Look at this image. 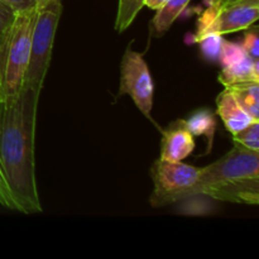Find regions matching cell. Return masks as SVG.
Returning <instances> with one entry per match:
<instances>
[{
	"mask_svg": "<svg viewBox=\"0 0 259 259\" xmlns=\"http://www.w3.org/2000/svg\"><path fill=\"white\" fill-rule=\"evenodd\" d=\"M40 91L23 88L0 100V175L7 185L13 210L42 212L35 179V123Z\"/></svg>",
	"mask_w": 259,
	"mask_h": 259,
	"instance_id": "cell-1",
	"label": "cell"
},
{
	"mask_svg": "<svg viewBox=\"0 0 259 259\" xmlns=\"http://www.w3.org/2000/svg\"><path fill=\"white\" fill-rule=\"evenodd\" d=\"M200 194L234 204H259V152L234 143L224 157L201 168Z\"/></svg>",
	"mask_w": 259,
	"mask_h": 259,
	"instance_id": "cell-2",
	"label": "cell"
},
{
	"mask_svg": "<svg viewBox=\"0 0 259 259\" xmlns=\"http://www.w3.org/2000/svg\"><path fill=\"white\" fill-rule=\"evenodd\" d=\"M35 18L37 8L17 13L4 50L0 53L3 99L17 95L24 88Z\"/></svg>",
	"mask_w": 259,
	"mask_h": 259,
	"instance_id": "cell-3",
	"label": "cell"
},
{
	"mask_svg": "<svg viewBox=\"0 0 259 259\" xmlns=\"http://www.w3.org/2000/svg\"><path fill=\"white\" fill-rule=\"evenodd\" d=\"M62 15V0H52L37 8L32 33L29 63L24 76L25 88L42 91L52 58L53 43Z\"/></svg>",
	"mask_w": 259,
	"mask_h": 259,
	"instance_id": "cell-4",
	"label": "cell"
},
{
	"mask_svg": "<svg viewBox=\"0 0 259 259\" xmlns=\"http://www.w3.org/2000/svg\"><path fill=\"white\" fill-rule=\"evenodd\" d=\"M201 168L158 158L151 167L153 192L149 197L152 207H164L200 194Z\"/></svg>",
	"mask_w": 259,
	"mask_h": 259,
	"instance_id": "cell-5",
	"label": "cell"
},
{
	"mask_svg": "<svg viewBox=\"0 0 259 259\" xmlns=\"http://www.w3.org/2000/svg\"><path fill=\"white\" fill-rule=\"evenodd\" d=\"M259 17V0H238L209 4L197 20L194 42L206 34H229L248 29Z\"/></svg>",
	"mask_w": 259,
	"mask_h": 259,
	"instance_id": "cell-6",
	"label": "cell"
},
{
	"mask_svg": "<svg viewBox=\"0 0 259 259\" xmlns=\"http://www.w3.org/2000/svg\"><path fill=\"white\" fill-rule=\"evenodd\" d=\"M154 85L151 71L143 55L126 47L120 62V82L118 98L131 96L137 108L147 119L152 120Z\"/></svg>",
	"mask_w": 259,
	"mask_h": 259,
	"instance_id": "cell-7",
	"label": "cell"
},
{
	"mask_svg": "<svg viewBox=\"0 0 259 259\" xmlns=\"http://www.w3.org/2000/svg\"><path fill=\"white\" fill-rule=\"evenodd\" d=\"M194 149V136L186 128L184 120L174 121L162 133L159 158L169 162H182Z\"/></svg>",
	"mask_w": 259,
	"mask_h": 259,
	"instance_id": "cell-8",
	"label": "cell"
},
{
	"mask_svg": "<svg viewBox=\"0 0 259 259\" xmlns=\"http://www.w3.org/2000/svg\"><path fill=\"white\" fill-rule=\"evenodd\" d=\"M217 113L224 123L230 134H235L249 125L252 121H258L250 118L238 104L233 94L227 88L217 98Z\"/></svg>",
	"mask_w": 259,
	"mask_h": 259,
	"instance_id": "cell-9",
	"label": "cell"
},
{
	"mask_svg": "<svg viewBox=\"0 0 259 259\" xmlns=\"http://www.w3.org/2000/svg\"><path fill=\"white\" fill-rule=\"evenodd\" d=\"M218 80L225 88L230 85H235V83L248 82V81L259 82V61L247 56L235 65L223 67Z\"/></svg>",
	"mask_w": 259,
	"mask_h": 259,
	"instance_id": "cell-10",
	"label": "cell"
},
{
	"mask_svg": "<svg viewBox=\"0 0 259 259\" xmlns=\"http://www.w3.org/2000/svg\"><path fill=\"white\" fill-rule=\"evenodd\" d=\"M186 128L192 136H205L207 139V152L211 151L217 131V116L210 109H199L187 119H184Z\"/></svg>",
	"mask_w": 259,
	"mask_h": 259,
	"instance_id": "cell-11",
	"label": "cell"
},
{
	"mask_svg": "<svg viewBox=\"0 0 259 259\" xmlns=\"http://www.w3.org/2000/svg\"><path fill=\"white\" fill-rule=\"evenodd\" d=\"M227 89L250 118L259 120V82L248 81L227 86Z\"/></svg>",
	"mask_w": 259,
	"mask_h": 259,
	"instance_id": "cell-12",
	"label": "cell"
},
{
	"mask_svg": "<svg viewBox=\"0 0 259 259\" xmlns=\"http://www.w3.org/2000/svg\"><path fill=\"white\" fill-rule=\"evenodd\" d=\"M191 0H167L161 8L157 9L153 18V28L158 35L164 34L172 27L177 18L182 14Z\"/></svg>",
	"mask_w": 259,
	"mask_h": 259,
	"instance_id": "cell-13",
	"label": "cell"
},
{
	"mask_svg": "<svg viewBox=\"0 0 259 259\" xmlns=\"http://www.w3.org/2000/svg\"><path fill=\"white\" fill-rule=\"evenodd\" d=\"M143 7L144 0H119L115 17L116 32L123 33L128 29Z\"/></svg>",
	"mask_w": 259,
	"mask_h": 259,
	"instance_id": "cell-14",
	"label": "cell"
},
{
	"mask_svg": "<svg viewBox=\"0 0 259 259\" xmlns=\"http://www.w3.org/2000/svg\"><path fill=\"white\" fill-rule=\"evenodd\" d=\"M232 136L235 144H239L249 151L259 152V120L252 121L249 125Z\"/></svg>",
	"mask_w": 259,
	"mask_h": 259,
	"instance_id": "cell-15",
	"label": "cell"
},
{
	"mask_svg": "<svg viewBox=\"0 0 259 259\" xmlns=\"http://www.w3.org/2000/svg\"><path fill=\"white\" fill-rule=\"evenodd\" d=\"M223 42H224L223 35L215 34V33H210V34H206L201 39L197 40V43H200V46H201L202 55L209 61H219Z\"/></svg>",
	"mask_w": 259,
	"mask_h": 259,
	"instance_id": "cell-16",
	"label": "cell"
},
{
	"mask_svg": "<svg viewBox=\"0 0 259 259\" xmlns=\"http://www.w3.org/2000/svg\"><path fill=\"white\" fill-rule=\"evenodd\" d=\"M247 53L243 50L240 43L228 42L224 39L222 47V53H220L219 62L222 67H228V66L235 65V63L240 62L243 58L247 57Z\"/></svg>",
	"mask_w": 259,
	"mask_h": 259,
	"instance_id": "cell-17",
	"label": "cell"
},
{
	"mask_svg": "<svg viewBox=\"0 0 259 259\" xmlns=\"http://www.w3.org/2000/svg\"><path fill=\"white\" fill-rule=\"evenodd\" d=\"M15 17H17V12L5 3L0 2V53L4 50Z\"/></svg>",
	"mask_w": 259,
	"mask_h": 259,
	"instance_id": "cell-18",
	"label": "cell"
},
{
	"mask_svg": "<svg viewBox=\"0 0 259 259\" xmlns=\"http://www.w3.org/2000/svg\"><path fill=\"white\" fill-rule=\"evenodd\" d=\"M242 47L249 57L258 60L259 57V34L257 27H253L252 29L247 30L244 38L242 40Z\"/></svg>",
	"mask_w": 259,
	"mask_h": 259,
	"instance_id": "cell-19",
	"label": "cell"
},
{
	"mask_svg": "<svg viewBox=\"0 0 259 259\" xmlns=\"http://www.w3.org/2000/svg\"><path fill=\"white\" fill-rule=\"evenodd\" d=\"M0 2L9 5V7L13 8L17 13L37 8V3H35V0H0Z\"/></svg>",
	"mask_w": 259,
	"mask_h": 259,
	"instance_id": "cell-20",
	"label": "cell"
},
{
	"mask_svg": "<svg viewBox=\"0 0 259 259\" xmlns=\"http://www.w3.org/2000/svg\"><path fill=\"white\" fill-rule=\"evenodd\" d=\"M0 204L4 205V206L9 207L13 210V204L12 200H10L9 192H8L7 185H5L4 180H3L2 175H0Z\"/></svg>",
	"mask_w": 259,
	"mask_h": 259,
	"instance_id": "cell-21",
	"label": "cell"
},
{
	"mask_svg": "<svg viewBox=\"0 0 259 259\" xmlns=\"http://www.w3.org/2000/svg\"><path fill=\"white\" fill-rule=\"evenodd\" d=\"M166 2L167 0H144V7H148L152 10H157Z\"/></svg>",
	"mask_w": 259,
	"mask_h": 259,
	"instance_id": "cell-22",
	"label": "cell"
},
{
	"mask_svg": "<svg viewBox=\"0 0 259 259\" xmlns=\"http://www.w3.org/2000/svg\"><path fill=\"white\" fill-rule=\"evenodd\" d=\"M50 2H52V0H35V3H37V8L42 7V5L47 4V3H50Z\"/></svg>",
	"mask_w": 259,
	"mask_h": 259,
	"instance_id": "cell-23",
	"label": "cell"
},
{
	"mask_svg": "<svg viewBox=\"0 0 259 259\" xmlns=\"http://www.w3.org/2000/svg\"><path fill=\"white\" fill-rule=\"evenodd\" d=\"M206 3H209V4H215V3H222L224 2V0H205Z\"/></svg>",
	"mask_w": 259,
	"mask_h": 259,
	"instance_id": "cell-24",
	"label": "cell"
},
{
	"mask_svg": "<svg viewBox=\"0 0 259 259\" xmlns=\"http://www.w3.org/2000/svg\"><path fill=\"white\" fill-rule=\"evenodd\" d=\"M0 100H3V93H2V75H0Z\"/></svg>",
	"mask_w": 259,
	"mask_h": 259,
	"instance_id": "cell-25",
	"label": "cell"
}]
</instances>
